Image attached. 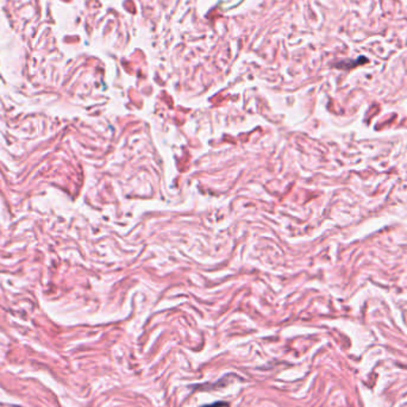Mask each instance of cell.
I'll list each match as a JSON object with an SVG mask.
<instances>
[{
  "instance_id": "6da1fadb",
  "label": "cell",
  "mask_w": 407,
  "mask_h": 407,
  "mask_svg": "<svg viewBox=\"0 0 407 407\" xmlns=\"http://www.w3.org/2000/svg\"><path fill=\"white\" fill-rule=\"evenodd\" d=\"M201 407H228V403L224 401H216L213 403H209V405H204Z\"/></svg>"
}]
</instances>
